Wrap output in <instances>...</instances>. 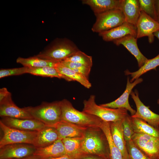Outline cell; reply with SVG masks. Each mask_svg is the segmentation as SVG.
<instances>
[{"label":"cell","mask_w":159,"mask_h":159,"mask_svg":"<svg viewBox=\"0 0 159 159\" xmlns=\"http://www.w3.org/2000/svg\"><path fill=\"white\" fill-rule=\"evenodd\" d=\"M66 154L61 139H58L48 146L37 148L33 155L42 159L61 156Z\"/></svg>","instance_id":"cell-21"},{"label":"cell","mask_w":159,"mask_h":159,"mask_svg":"<svg viewBox=\"0 0 159 159\" xmlns=\"http://www.w3.org/2000/svg\"><path fill=\"white\" fill-rule=\"evenodd\" d=\"M82 3L89 6L95 15L110 10H121V0H84Z\"/></svg>","instance_id":"cell-22"},{"label":"cell","mask_w":159,"mask_h":159,"mask_svg":"<svg viewBox=\"0 0 159 159\" xmlns=\"http://www.w3.org/2000/svg\"><path fill=\"white\" fill-rule=\"evenodd\" d=\"M100 127L104 132L107 139L111 159H124L121 152L113 141L110 132L109 122L103 121Z\"/></svg>","instance_id":"cell-29"},{"label":"cell","mask_w":159,"mask_h":159,"mask_svg":"<svg viewBox=\"0 0 159 159\" xmlns=\"http://www.w3.org/2000/svg\"><path fill=\"white\" fill-rule=\"evenodd\" d=\"M131 120L135 133L146 134L159 138V130L140 118L131 117Z\"/></svg>","instance_id":"cell-27"},{"label":"cell","mask_w":159,"mask_h":159,"mask_svg":"<svg viewBox=\"0 0 159 159\" xmlns=\"http://www.w3.org/2000/svg\"><path fill=\"white\" fill-rule=\"evenodd\" d=\"M82 138H67L61 140L67 154L76 159L83 154L81 151Z\"/></svg>","instance_id":"cell-24"},{"label":"cell","mask_w":159,"mask_h":159,"mask_svg":"<svg viewBox=\"0 0 159 159\" xmlns=\"http://www.w3.org/2000/svg\"><path fill=\"white\" fill-rule=\"evenodd\" d=\"M64 60L80 63L90 67L92 65V57L80 50Z\"/></svg>","instance_id":"cell-31"},{"label":"cell","mask_w":159,"mask_h":159,"mask_svg":"<svg viewBox=\"0 0 159 159\" xmlns=\"http://www.w3.org/2000/svg\"><path fill=\"white\" fill-rule=\"evenodd\" d=\"M132 140L135 145L151 159H159V138L135 133Z\"/></svg>","instance_id":"cell-8"},{"label":"cell","mask_w":159,"mask_h":159,"mask_svg":"<svg viewBox=\"0 0 159 159\" xmlns=\"http://www.w3.org/2000/svg\"><path fill=\"white\" fill-rule=\"evenodd\" d=\"M154 36L157 37L159 40V29L153 33Z\"/></svg>","instance_id":"cell-40"},{"label":"cell","mask_w":159,"mask_h":159,"mask_svg":"<svg viewBox=\"0 0 159 159\" xmlns=\"http://www.w3.org/2000/svg\"><path fill=\"white\" fill-rule=\"evenodd\" d=\"M76 159H108L92 154H83Z\"/></svg>","instance_id":"cell-35"},{"label":"cell","mask_w":159,"mask_h":159,"mask_svg":"<svg viewBox=\"0 0 159 159\" xmlns=\"http://www.w3.org/2000/svg\"><path fill=\"white\" fill-rule=\"evenodd\" d=\"M136 108V112L131 116L133 118H140L159 130V115L152 111L148 106H145L140 100L138 91L135 90L130 93Z\"/></svg>","instance_id":"cell-10"},{"label":"cell","mask_w":159,"mask_h":159,"mask_svg":"<svg viewBox=\"0 0 159 159\" xmlns=\"http://www.w3.org/2000/svg\"><path fill=\"white\" fill-rule=\"evenodd\" d=\"M155 6L157 18V21L159 23V0H155Z\"/></svg>","instance_id":"cell-38"},{"label":"cell","mask_w":159,"mask_h":159,"mask_svg":"<svg viewBox=\"0 0 159 159\" xmlns=\"http://www.w3.org/2000/svg\"><path fill=\"white\" fill-rule=\"evenodd\" d=\"M122 120L109 122L111 136L113 141L121 152L124 159H129L128 154L122 127Z\"/></svg>","instance_id":"cell-17"},{"label":"cell","mask_w":159,"mask_h":159,"mask_svg":"<svg viewBox=\"0 0 159 159\" xmlns=\"http://www.w3.org/2000/svg\"><path fill=\"white\" fill-rule=\"evenodd\" d=\"M79 51L72 42L63 39L54 41L35 56L58 62L66 59Z\"/></svg>","instance_id":"cell-4"},{"label":"cell","mask_w":159,"mask_h":159,"mask_svg":"<svg viewBox=\"0 0 159 159\" xmlns=\"http://www.w3.org/2000/svg\"><path fill=\"white\" fill-rule=\"evenodd\" d=\"M16 62L24 67L30 68H38L45 67L55 68L57 63L42 59L35 56L27 58L19 57L16 59Z\"/></svg>","instance_id":"cell-25"},{"label":"cell","mask_w":159,"mask_h":159,"mask_svg":"<svg viewBox=\"0 0 159 159\" xmlns=\"http://www.w3.org/2000/svg\"><path fill=\"white\" fill-rule=\"evenodd\" d=\"M0 121L12 128L26 131H39L46 126L35 119H21L8 117H1Z\"/></svg>","instance_id":"cell-14"},{"label":"cell","mask_w":159,"mask_h":159,"mask_svg":"<svg viewBox=\"0 0 159 159\" xmlns=\"http://www.w3.org/2000/svg\"><path fill=\"white\" fill-rule=\"evenodd\" d=\"M137 39L130 35H127L122 38L113 41L117 46L122 45L136 58L138 67H142L147 61L148 59L141 52L137 43Z\"/></svg>","instance_id":"cell-16"},{"label":"cell","mask_w":159,"mask_h":159,"mask_svg":"<svg viewBox=\"0 0 159 159\" xmlns=\"http://www.w3.org/2000/svg\"><path fill=\"white\" fill-rule=\"evenodd\" d=\"M81 151L83 154L95 155L111 159L107 139L100 127L86 128L82 138Z\"/></svg>","instance_id":"cell-1"},{"label":"cell","mask_w":159,"mask_h":159,"mask_svg":"<svg viewBox=\"0 0 159 159\" xmlns=\"http://www.w3.org/2000/svg\"><path fill=\"white\" fill-rule=\"evenodd\" d=\"M27 73L36 76L43 77H55L63 79L68 81L71 80L64 75L59 73L53 67H45L38 68L28 67Z\"/></svg>","instance_id":"cell-28"},{"label":"cell","mask_w":159,"mask_h":159,"mask_svg":"<svg viewBox=\"0 0 159 159\" xmlns=\"http://www.w3.org/2000/svg\"><path fill=\"white\" fill-rule=\"evenodd\" d=\"M136 26V38L147 37L148 42L151 43L154 40L153 33L159 29V23L144 12L141 11Z\"/></svg>","instance_id":"cell-11"},{"label":"cell","mask_w":159,"mask_h":159,"mask_svg":"<svg viewBox=\"0 0 159 159\" xmlns=\"http://www.w3.org/2000/svg\"><path fill=\"white\" fill-rule=\"evenodd\" d=\"M42 159H76L74 157L71 155L66 154L64 155L55 158Z\"/></svg>","instance_id":"cell-37"},{"label":"cell","mask_w":159,"mask_h":159,"mask_svg":"<svg viewBox=\"0 0 159 159\" xmlns=\"http://www.w3.org/2000/svg\"><path fill=\"white\" fill-rule=\"evenodd\" d=\"M155 1V0H138L140 11L157 21Z\"/></svg>","instance_id":"cell-30"},{"label":"cell","mask_w":159,"mask_h":159,"mask_svg":"<svg viewBox=\"0 0 159 159\" xmlns=\"http://www.w3.org/2000/svg\"><path fill=\"white\" fill-rule=\"evenodd\" d=\"M159 66V54L155 57L148 59L145 64L139 69L134 72H130L128 70L125 71L126 75H130L131 77L130 81L131 82L139 78L143 74L152 69H155Z\"/></svg>","instance_id":"cell-26"},{"label":"cell","mask_w":159,"mask_h":159,"mask_svg":"<svg viewBox=\"0 0 159 159\" xmlns=\"http://www.w3.org/2000/svg\"><path fill=\"white\" fill-rule=\"evenodd\" d=\"M11 93L6 88L3 87L0 89V102L6 97Z\"/></svg>","instance_id":"cell-36"},{"label":"cell","mask_w":159,"mask_h":159,"mask_svg":"<svg viewBox=\"0 0 159 159\" xmlns=\"http://www.w3.org/2000/svg\"><path fill=\"white\" fill-rule=\"evenodd\" d=\"M25 108L34 119L40 121L46 126L54 127L61 120L60 101L43 102L38 106Z\"/></svg>","instance_id":"cell-3"},{"label":"cell","mask_w":159,"mask_h":159,"mask_svg":"<svg viewBox=\"0 0 159 159\" xmlns=\"http://www.w3.org/2000/svg\"><path fill=\"white\" fill-rule=\"evenodd\" d=\"M0 116L21 119H34L25 107L21 108L13 101L11 93L0 102Z\"/></svg>","instance_id":"cell-13"},{"label":"cell","mask_w":159,"mask_h":159,"mask_svg":"<svg viewBox=\"0 0 159 159\" xmlns=\"http://www.w3.org/2000/svg\"><path fill=\"white\" fill-rule=\"evenodd\" d=\"M122 127L123 135L126 142L132 140L135 133L133 128L131 117L129 115L122 120Z\"/></svg>","instance_id":"cell-33"},{"label":"cell","mask_w":159,"mask_h":159,"mask_svg":"<svg viewBox=\"0 0 159 159\" xmlns=\"http://www.w3.org/2000/svg\"><path fill=\"white\" fill-rule=\"evenodd\" d=\"M129 159H151L143 153L134 144L132 140L126 142Z\"/></svg>","instance_id":"cell-32"},{"label":"cell","mask_w":159,"mask_h":159,"mask_svg":"<svg viewBox=\"0 0 159 159\" xmlns=\"http://www.w3.org/2000/svg\"><path fill=\"white\" fill-rule=\"evenodd\" d=\"M58 139L59 135L56 128L46 126L38 132L33 145L37 148H43L52 144Z\"/></svg>","instance_id":"cell-18"},{"label":"cell","mask_w":159,"mask_h":159,"mask_svg":"<svg viewBox=\"0 0 159 159\" xmlns=\"http://www.w3.org/2000/svg\"><path fill=\"white\" fill-rule=\"evenodd\" d=\"M55 68L59 73L68 77L71 81H76L87 89L91 87V84L88 79L83 75L66 66L60 62L56 63Z\"/></svg>","instance_id":"cell-23"},{"label":"cell","mask_w":159,"mask_h":159,"mask_svg":"<svg viewBox=\"0 0 159 159\" xmlns=\"http://www.w3.org/2000/svg\"><path fill=\"white\" fill-rule=\"evenodd\" d=\"M61 102V120L85 128L100 127L102 120L99 117L75 109L71 102L64 99Z\"/></svg>","instance_id":"cell-2"},{"label":"cell","mask_w":159,"mask_h":159,"mask_svg":"<svg viewBox=\"0 0 159 159\" xmlns=\"http://www.w3.org/2000/svg\"><path fill=\"white\" fill-rule=\"evenodd\" d=\"M42 159L40 158H38L37 157L35 156L34 155H32L26 157H25L23 158H19V159Z\"/></svg>","instance_id":"cell-39"},{"label":"cell","mask_w":159,"mask_h":159,"mask_svg":"<svg viewBox=\"0 0 159 159\" xmlns=\"http://www.w3.org/2000/svg\"><path fill=\"white\" fill-rule=\"evenodd\" d=\"M28 67H24L10 69H1L0 70V78L10 76L17 75L27 73Z\"/></svg>","instance_id":"cell-34"},{"label":"cell","mask_w":159,"mask_h":159,"mask_svg":"<svg viewBox=\"0 0 159 159\" xmlns=\"http://www.w3.org/2000/svg\"><path fill=\"white\" fill-rule=\"evenodd\" d=\"M37 148L32 144L16 143L0 148V159H16L33 155Z\"/></svg>","instance_id":"cell-9"},{"label":"cell","mask_w":159,"mask_h":159,"mask_svg":"<svg viewBox=\"0 0 159 159\" xmlns=\"http://www.w3.org/2000/svg\"><path fill=\"white\" fill-rule=\"evenodd\" d=\"M143 81L142 78H139L131 82L130 81V78L127 77L125 90L119 97L112 102L100 105L103 107L112 108L125 109L130 112L131 116L134 115L136 112V110L132 108L129 104V95L133 89L136 85L142 82Z\"/></svg>","instance_id":"cell-12"},{"label":"cell","mask_w":159,"mask_h":159,"mask_svg":"<svg viewBox=\"0 0 159 159\" xmlns=\"http://www.w3.org/2000/svg\"><path fill=\"white\" fill-rule=\"evenodd\" d=\"M121 10L125 22L136 26L141 12L138 0H121Z\"/></svg>","instance_id":"cell-20"},{"label":"cell","mask_w":159,"mask_h":159,"mask_svg":"<svg viewBox=\"0 0 159 159\" xmlns=\"http://www.w3.org/2000/svg\"><path fill=\"white\" fill-rule=\"evenodd\" d=\"M58 133L59 139L67 138L83 137L87 128L60 121L54 127Z\"/></svg>","instance_id":"cell-19"},{"label":"cell","mask_w":159,"mask_h":159,"mask_svg":"<svg viewBox=\"0 0 159 159\" xmlns=\"http://www.w3.org/2000/svg\"><path fill=\"white\" fill-rule=\"evenodd\" d=\"M96 21L92 30L100 33L109 30L125 22V16L120 9H114L95 15Z\"/></svg>","instance_id":"cell-7"},{"label":"cell","mask_w":159,"mask_h":159,"mask_svg":"<svg viewBox=\"0 0 159 159\" xmlns=\"http://www.w3.org/2000/svg\"><path fill=\"white\" fill-rule=\"evenodd\" d=\"M2 132L0 148L7 145L16 143L33 144L38 131H26L9 127L0 121Z\"/></svg>","instance_id":"cell-6"},{"label":"cell","mask_w":159,"mask_h":159,"mask_svg":"<svg viewBox=\"0 0 159 159\" xmlns=\"http://www.w3.org/2000/svg\"><path fill=\"white\" fill-rule=\"evenodd\" d=\"M157 103L158 105H159V96L158 97V98L157 100Z\"/></svg>","instance_id":"cell-41"},{"label":"cell","mask_w":159,"mask_h":159,"mask_svg":"<svg viewBox=\"0 0 159 159\" xmlns=\"http://www.w3.org/2000/svg\"><path fill=\"white\" fill-rule=\"evenodd\" d=\"M95 96L91 95L87 100L83 102L82 111L96 116L104 121L110 122L122 120L128 115L124 108H112L97 105L95 102Z\"/></svg>","instance_id":"cell-5"},{"label":"cell","mask_w":159,"mask_h":159,"mask_svg":"<svg viewBox=\"0 0 159 159\" xmlns=\"http://www.w3.org/2000/svg\"><path fill=\"white\" fill-rule=\"evenodd\" d=\"M99 35L106 42H113L129 35L136 38V27L135 26L125 22L110 30L100 32Z\"/></svg>","instance_id":"cell-15"}]
</instances>
